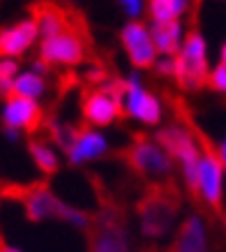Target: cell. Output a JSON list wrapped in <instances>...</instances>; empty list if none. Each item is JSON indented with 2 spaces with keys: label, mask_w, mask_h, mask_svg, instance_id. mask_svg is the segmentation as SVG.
<instances>
[{
  "label": "cell",
  "mask_w": 226,
  "mask_h": 252,
  "mask_svg": "<svg viewBox=\"0 0 226 252\" xmlns=\"http://www.w3.org/2000/svg\"><path fill=\"white\" fill-rule=\"evenodd\" d=\"M2 194L14 201H21L26 215L30 222L42 220H60L76 229L88 231L92 224V213H85L83 208H76L60 197H56L49 183H30V185H7Z\"/></svg>",
  "instance_id": "cell-1"
},
{
  "label": "cell",
  "mask_w": 226,
  "mask_h": 252,
  "mask_svg": "<svg viewBox=\"0 0 226 252\" xmlns=\"http://www.w3.org/2000/svg\"><path fill=\"white\" fill-rule=\"evenodd\" d=\"M182 104L175 99V109L182 116L180 123H171L159 127L152 137L157 139V144L180 164V174L185 181V188L192 197L198 201V164H201V144L196 139V132L192 127L189 114L182 111Z\"/></svg>",
  "instance_id": "cell-2"
},
{
  "label": "cell",
  "mask_w": 226,
  "mask_h": 252,
  "mask_svg": "<svg viewBox=\"0 0 226 252\" xmlns=\"http://www.w3.org/2000/svg\"><path fill=\"white\" fill-rule=\"evenodd\" d=\"M182 194L173 181L150 183L145 194L136 201V218L145 238H162L173 229L180 213Z\"/></svg>",
  "instance_id": "cell-3"
},
{
  "label": "cell",
  "mask_w": 226,
  "mask_h": 252,
  "mask_svg": "<svg viewBox=\"0 0 226 252\" xmlns=\"http://www.w3.org/2000/svg\"><path fill=\"white\" fill-rule=\"evenodd\" d=\"M90 252H132L127 234V211L113 197H102L99 211L92 213V224L85 231Z\"/></svg>",
  "instance_id": "cell-4"
},
{
  "label": "cell",
  "mask_w": 226,
  "mask_h": 252,
  "mask_svg": "<svg viewBox=\"0 0 226 252\" xmlns=\"http://www.w3.org/2000/svg\"><path fill=\"white\" fill-rule=\"evenodd\" d=\"M120 158L136 176L145 178L148 183L171 181V174L175 167L173 158L157 144V139L145 134V132H136L132 141L120 151Z\"/></svg>",
  "instance_id": "cell-5"
},
{
  "label": "cell",
  "mask_w": 226,
  "mask_h": 252,
  "mask_svg": "<svg viewBox=\"0 0 226 252\" xmlns=\"http://www.w3.org/2000/svg\"><path fill=\"white\" fill-rule=\"evenodd\" d=\"M210 61H208V42L198 28H189L185 32L180 54L175 56V77L173 81L182 91H198L208 86L210 77Z\"/></svg>",
  "instance_id": "cell-6"
},
{
  "label": "cell",
  "mask_w": 226,
  "mask_h": 252,
  "mask_svg": "<svg viewBox=\"0 0 226 252\" xmlns=\"http://www.w3.org/2000/svg\"><path fill=\"white\" fill-rule=\"evenodd\" d=\"M192 127L196 132V139L201 144V164H198V201L210 206L215 213L222 211V199H224V162L219 155V148L210 141V137L196 127L192 121Z\"/></svg>",
  "instance_id": "cell-7"
},
{
  "label": "cell",
  "mask_w": 226,
  "mask_h": 252,
  "mask_svg": "<svg viewBox=\"0 0 226 252\" xmlns=\"http://www.w3.org/2000/svg\"><path fill=\"white\" fill-rule=\"evenodd\" d=\"M90 54V39L88 28L79 26L67 32H60L56 37L42 39L39 42V61L46 63L49 67H76L88 61Z\"/></svg>",
  "instance_id": "cell-8"
},
{
  "label": "cell",
  "mask_w": 226,
  "mask_h": 252,
  "mask_svg": "<svg viewBox=\"0 0 226 252\" xmlns=\"http://www.w3.org/2000/svg\"><path fill=\"white\" fill-rule=\"evenodd\" d=\"M122 114L125 118L141 123L145 127H155L164 118L162 99L155 93L145 91L136 72L125 77V97H122Z\"/></svg>",
  "instance_id": "cell-9"
},
{
  "label": "cell",
  "mask_w": 226,
  "mask_h": 252,
  "mask_svg": "<svg viewBox=\"0 0 226 252\" xmlns=\"http://www.w3.org/2000/svg\"><path fill=\"white\" fill-rule=\"evenodd\" d=\"M30 19H35V23L39 26V35L42 39L56 37L60 32H67L72 28L85 26L81 16H76L79 12L60 2V0H35L28 5Z\"/></svg>",
  "instance_id": "cell-10"
},
{
  "label": "cell",
  "mask_w": 226,
  "mask_h": 252,
  "mask_svg": "<svg viewBox=\"0 0 226 252\" xmlns=\"http://www.w3.org/2000/svg\"><path fill=\"white\" fill-rule=\"evenodd\" d=\"M120 44L134 69H152L159 61V51L152 39L150 26L143 21H127L120 28Z\"/></svg>",
  "instance_id": "cell-11"
},
{
  "label": "cell",
  "mask_w": 226,
  "mask_h": 252,
  "mask_svg": "<svg viewBox=\"0 0 226 252\" xmlns=\"http://www.w3.org/2000/svg\"><path fill=\"white\" fill-rule=\"evenodd\" d=\"M81 116L90 127H109L125 114L120 99L113 97L102 86H95L81 93Z\"/></svg>",
  "instance_id": "cell-12"
},
{
  "label": "cell",
  "mask_w": 226,
  "mask_h": 252,
  "mask_svg": "<svg viewBox=\"0 0 226 252\" xmlns=\"http://www.w3.org/2000/svg\"><path fill=\"white\" fill-rule=\"evenodd\" d=\"M2 127H12V130L26 132V134H35L39 127L44 125V111L39 107V102L28 97H19V95H9L2 102Z\"/></svg>",
  "instance_id": "cell-13"
},
{
  "label": "cell",
  "mask_w": 226,
  "mask_h": 252,
  "mask_svg": "<svg viewBox=\"0 0 226 252\" xmlns=\"http://www.w3.org/2000/svg\"><path fill=\"white\" fill-rule=\"evenodd\" d=\"M42 39L39 26L35 19H21V21L0 28V61L2 58H19L26 51H30L35 42Z\"/></svg>",
  "instance_id": "cell-14"
},
{
  "label": "cell",
  "mask_w": 226,
  "mask_h": 252,
  "mask_svg": "<svg viewBox=\"0 0 226 252\" xmlns=\"http://www.w3.org/2000/svg\"><path fill=\"white\" fill-rule=\"evenodd\" d=\"M106 151H109V141L104 134L90 125H83V127H79L74 141L65 151V155H67V162L72 167H79V164H85L90 160H99L102 155H106Z\"/></svg>",
  "instance_id": "cell-15"
},
{
  "label": "cell",
  "mask_w": 226,
  "mask_h": 252,
  "mask_svg": "<svg viewBox=\"0 0 226 252\" xmlns=\"http://www.w3.org/2000/svg\"><path fill=\"white\" fill-rule=\"evenodd\" d=\"M166 252H210L208 250V231L198 215H189L178 227L173 245Z\"/></svg>",
  "instance_id": "cell-16"
},
{
  "label": "cell",
  "mask_w": 226,
  "mask_h": 252,
  "mask_svg": "<svg viewBox=\"0 0 226 252\" xmlns=\"http://www.w3.org/2000/svg\"><path fill=\"white\" fill-rule=\"evenodd\" d=\"M150 32L155 39L159 56H169L175 58L180 54L182 42H185V32H182V23L180 21H169V23H150Z\"/></svg>",
  "instance_id": "cell-17"
},
{
  "label": "cell",
  "mask_w": 226,
  "mask_h": 252,
  "mask_svg": "<svg viewBox=\"0 0 226 252\" xmlns=\"http://www.w3.org/2000/svg\"><path fill=\"white\" fill-rule=\"evenodd\" d=\"M28 153H30L35 167L42 171L44 176H53L60 171V160H58V153L51 146V141L46 139H28Z\"/></svg>",
  "instance_id": "cell-18"
},
{
  "label": "cell",
  "mask_w": 226,
  "mask_h": 252,
  "mask_svg": "<svg viewBox=\"0 0 226 252\" xmlns=\"http://www.w3.org/2000/svg\"><path fill=\"white\" fill-rule=\"evenodd\" d=\"M189 5L192 0H148L150 19L155 23L180 21V16L189 12Z\"/></svg>",
  "instance_id": "cell-19"
},
{
  "label": "cell",
  "mask_w": 226,
  "mask_h": 252,
  "mask_svg": "<svg viewBox=\"0 0 226 252\" xmlns=\"http://www.w3.org/2000/svg\"><path fill=\"white\" fill-rule=\"evenodd\" d=\"M46 77L39 74L35 69H26L21 72L14 81V88H12V95H19V97H28V99H35L37 102L42 95L46 93Z\"/></svg>",
  "instance_id": "cell-20"
},
{
  "label": "cell",
  "mask_w": 226,
  "mask_h": 252,
  "mask_svg": "<svg viewBox=\"0 0 226 252\" xmlns=\"http://www.w3.org/2000/svg\"><path fill=\"white\" fill-rule=\"evenodd\" d=\"M21 74V67L14 58H2L0 61V99H5L12 95V88H14L16 77Z\"/></svg>",
  "instance_id": "cell-21"
},
{
  "label": "cell",
  "mask_w": 226,
  "mask_h": 252,
  "mask_svg": "<svg viewBox=\"0 0 226 252\" xmlns=\"http://www.w3.org/2000/svg\"><path fill=\"white\" fill-rule=\"evenodd\" d=\"M208 88L219 95H226V65L217 63L215 67L210 69V77H208Z\"/></svg>",
  "instance_id": "cell-22"
},
{
  "label": "cell",
  "mask_w": 226,
  "mask_h": 252,
  "mask_svg": "<svg viewBox=\"0 0 226 252\" xmlns=\"http://www.w3.org/2000/svg\"><path fill=\"white\" fill-rule=\"evenodd\" d=\"M115 5L129 16V21H139V16L145 7V0H115Z\"/></svg>",
  "instance_id": "cell-23"
},
{
  "label": "cell",
  "mask_w": 226,
  "mask_h": 252,
  "mask_svg": "<svg viewBox=\"0 0 226 252\" xmlns=\"http://www.w3.org/2000/svg\"><path fill=\"white\" fill-rule=\"evenodd\" d=\"M155 72L159 77H169L173 79L175 77V58H169V56H159V61L155 63Z\"/></svg>",
  "instance_id": "cell-24"
},
{
  "label": "cell",
  "mask_w": 226,
  "mask_h": 252,
  "mask_svg": "<svg viewBox=\"0 0 226 252\" xmlns=\"http://www.w3.org/2000/svg\"><path fill=\"white\" fill-rule=\"evenodd\" d=\"M2 134L12 141V144H16V141H21V134L23 132H19V130H12V127H2Z\"/></svg>",
  "instance_id": "cell-25"
},
{
  "label": "cell",
  "mask_w": 226,
  "mask_h": 252,
  "mask_svg": "<svg viewBox=\"0 0 226 252\" xmlns=\"http://www.w3.org/2000/svg\"><path fill=\"white\" fill-rule=\"evenodd\" d=\"M0 252H21V250H16V248H9L2 238H0Z\"/></svg>",
  "instance_id": "cell-26"
},
{
  "label": "cell",
  "mask_w": 226,
  "mask_h": 252,
  "mask_svg": "<svg viewBox=\"0 0 226 252\" xmlns=\"http://www.w3.org/2000/svg\"><path fill=\"white\" fill-rule=\"evenodd\" d=\"M219 63H222V65H226V42L219 46Z\"/></svg>",
  "instance_id": "cell-27"
},
{
  "label": "cell",
  "mask_w": 226,
  "mask_h": 252,
  "mask_svg": "<svg viewBox=\"0 0 226 252\" xmlns=\"http://www.w3.org/2000/svg\"><path fill=\"white\" fill-rule=\"evenodd\" d=\"M217 148H219V155H222V162H226V139L222 144H217Z\"/></svg>",
  "instance_id": "cell-28"
},
{
  "label": "cell",
  "mask_w": 226,
  "mask_h": 252,
  "mask_svg": "<svg viewBox=\"0 0 226 252\" xmlns=\"http://www.w3.org/2000/svg\"><path fill=\"white\" fill-rule=\"evenodd\" d=\"M60 2H74V0H60Z\"/></svg>",
  "instance_id": "cell-29"
},
{
  "label": "cell",
  "mask_w": 226,
  "mask_h": 252,
  "mask_svg": "<svg viewBox=\"0 0 226 252\" xmlns=\"http://www.w3.org/2000/svg\"><path fill=\"white\" fill-rule=\"evenodd\" d=\"M224 227H226V213H224Z\"/></svg>",
  "instance_id": "cell-30"
},
{
  "label": "cell",
  "mask_w": 226,
  "mask_h": 252,
  "mask_svg": "<svg viewBox=\"0 0 226 252\" xmlns=\"http://www.w3.org/2000/svg\"><path fill=\"white\" fill-rule=\"evenodd\" d=\"M224 169H226V162H224Z\"/></svg>",
  "instance_id": "cell-31"
}]
</instances>
